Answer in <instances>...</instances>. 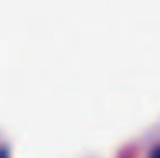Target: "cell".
I'll return each instance as SVG.
<instances>
[{"label":"cell","instance_id":"cell-2","mask_svg":"<svg viewBox=\"0 0 160 158\" xmlns=\"http://www.w3.org/2000/svg\"><path fill=\"white\" fill-rule=\"evenodd\" d=\"M0 158H9V153H7V150H5V148L0 150Z\"/></svg>","mask_w":160,"mask_h":158},{"label":"cell","instance_id":"cell-1","mask_svg":"<svg viewBox=\"0 0 160 158\" xmlns=\"http://www.w3.org/2000/svg\"><path fill=\"white\" fill-rule=\"evenodd\" d=\"M148 158H160V145L155 146V148L152 150V153H150V156H148Z\"/></svg>","mask_w":160,"mask_h":158}]
</instances>
